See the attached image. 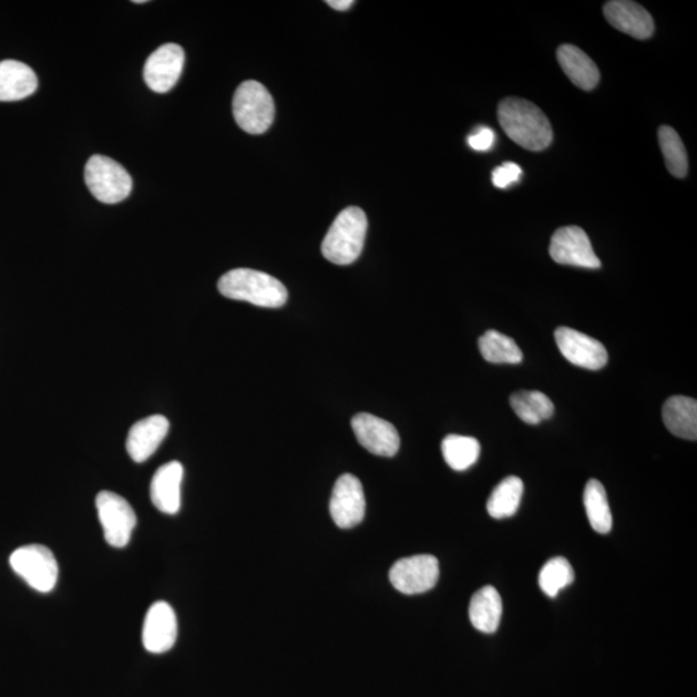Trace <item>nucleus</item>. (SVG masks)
<instances>
[{
    "mask_svg": "<svg viewBox=\"0 0 697 697\" xmlns=\"http://www.w3.org/2000/svg\"><path fill=\"white\" fill-rule=\"evenodd\" d=\"M168 432L170 421L162 414H153V417L139 420L130 429L127 443H125L130 458L135 463H144L160 449Z\"/></svg>",
    "mask_w": 697,
    "mask_h": 697,
    "instance_id": "obj_16",
    "label": "nucleus"
},
{
    "mask_svg": "<svg viewBox=\"0 0 697 697\" xmlns=\"http://www.w3.org/2000/svg\"><path fill=\"white\" fill-rule=\"evenodd\" d=\"M133 3H136V4H144V3H147V2H146V0H136V2H133Z\"/></svg>",
    "mask_w": 697,
    "mask_h": 697,
    "instance_id": "obj_32",
    "label": "nucleus"
},
{
    "mask_svg": "<svg viewBox=\"0 0 697 697\" xmlns=\"http://www.w3.org/2000/svg\"><path fill=\"white\" fill-rule=\"evenodd\" d=\"M445 463L457 472H464L476 463L481 453V444L472 437L449 435L442 442Z\"/></svg>",
    "mask_w": 697,
    "mask_h": 697,
    "instance_id": "obj_25",
    "label": "nucleus"
},
{
    "mask_svg": "<svg viewBox=\"0 0 697 697\" xmlns=\"http://www.w3.org/2000/svg\"><path fill=\"white\" fill-rule=\"evenodd\" d=\"M503 616V599L496 587L483 586L478 591L469 606L470 623L482 633H495Z\"/></svg>",
    "mask_w": 697,
    "mask_h": 697,
    "instance_id": "obj_20",
    "label": "nucleus"
},
{
    "mask_svg": "<svg viewBox=\"0 0 697 697\" xmlns=\"http://www.w3.org/2000/svg\"><path fill=\"white\" fill-rule=\"evenodd\" d=\"M10 565L33 590L50 593L59 581V563L49 547L25 545L14 551Z\"/></svg>",
    "mask_w": 697,
    "mask_h": 697,
    "instance_id": "obj_6",
    "label": "nucleus"
},
{
    "mask_svg": "<svg viewBox=\"0 0 697 697\" xmlns=\"http://www.w3.org/2000/svg\"><path fill=\"white\" fill-rule=\"evenodd\" d=\"M368 223L362 209L342 211L326 234L322 254L336 265H350L362 254Z\"/></svg>",
    "mask_w": 697,
    "mask_h": 697,
    "instance_id": "obj_3",
    "label": "nucleus"
},
{
    "mask_svg": "<svg viewBox=\"0 0 697 697\" xmlns=\"http://www.w3.org/2000/svg\"><path fill=\"white\" fill-rule=\"evenodd\" d=\"M524 485L519 476H508L492 491L488 501V511L492 519H509L519 511Z\"/></svg>",
    "mask_w": 697,
    "mask_h": 697,
    "instance_id": "obj_24",
    "label": "nucleus"
},
{
    "mask_svg": "<svg viewBox=\"0 0 697 697\" xmlns=\"http://www.w3.org/2000/svg\"><path fill=\"white\" fill-rule=\"evenodd\" d=\"M389 578L396 590L403 594L427 593L433 590L440 578V562L429 554L402 558L390 568Z\"/></svg>",
    "mask_w": 697,
    "mask_h": 697,
    "instance_id": "obj_8",
    "label": "nucleus"
},
{
    "mask_svg": "<svg viewBox=\"0 0 697 697\" xmlns=\"http://www.w3.org/2000/svg\"><path fill=\"white\" fill-rule=\"evenodd\" d=\"M499 123L506 136L530 152H543L553 141V129L542 109L530 101L508 98L498 109Z\"/></svg>",
    "mask_w": 697,
    "mask_h": 697,
    "instance_id": "obj_1",
    "label": "nucleus"
},
{
    "mask_svg": "<svg viewBox=\"0 0 697 697\" xmlns=\"http://www.w3.org/2000/svg\"><path fill=\"white\" fill-rule=\"evenodd\" d=\"M185 52L178 44L168 43L155 50L145 62L144 80L156 93H166L175 88L182 76Z\"/></svg>",
    "mask_w": 697,
    "mask_h": 697,
    "instance_id": "obj_13",
    "label": "nucleus"
},
{
    "mask_svg": "<svg viewBox=\"0 0 697 697\" xmlns=\"http://www.w3.org/2000/svg\"><path fill=\"white\" fill-rule=\"evenodd\" d=\"M184 467L178 461H170L156 470L152 484L151 498L160 512L174 515L182 508V484Z\"/></svg>",
    "mask_w": 697,
    "mask_h": 697,
    "instance_id": "obj_17",
    "label": "nucleus"
},
{
    "mask_svg": "<svg viewBox=\"0 0 697 697\" xmlns=\"http://www.w3.org/2000/svg\"><path fill=\"white\" fill-rule=\"evenodd\" d=\"M482 357L490 363L519 365L523 355L516 342L509 336L495 330L485 332L480 341Z\"/></svg>",
    "mask_w": 697,
    "mask_h": 697,
    "instance_id": "obj_26",
    "label": "nucleus"
},
{
    "mask_svg": "<svg viewBox=\"0 0 697 697\" xmlns=\"http://www.w3.org/2000/svg\"><path fill=\"white\" fill-rule=\"evenodd\" d=\"M659 145L670 175L677 178L686 177L688 156L683 140H680L676 130L669 127V125H663L659 129Z\"/></svg>",
    "mask_w": 697,
    "mask_h": 697,
    "instance_id": "obj_27",
    "label": "nucleus"
},
{
    "mask_svg": "<svg viewBox=\"0 0 697 697\" xmlns=\"http://www.w3.org/2000/svg\"><path fill=\"white\" fill-rule=\"evenodd\" d=\"M330 512L336 526L352 529L363 521L366 498L362 483L352 474H344L335 483Z\"/></svg>",
    "mask_w": 697,
    "mask_h": 697,
    "instance_id": "obj_10",
    "label": "nucleus"
},
{
    "mask_svg": "<svg viewBox=\"0 0 697 697\" xmlns=\"http://www.w3.org/2000/svg\"><path fill=\"white\" fill-rule=\"evenodd\" d=\"M665 427L672 434L696 441L697 438V402L694 398L672 397L663 407Z\"/></svg>",
    "mask_w": 697,
    "mask_h": 697,
    "instance_id": "obj_21",
    "label": "nucleus"
},
{
    "mask_svg": "<svg viewBox=\"0 0 697 697\" xmlns=\"http://www.w3.org/2000/svg\"><path fill=\"white\" fill-rule=\"evenodd\" d=\"M557 59L563 72L576 88L583 91H592L597 88L601 80L599 69L578 47L561 45L557 51Z\"/></svg>",
    "mask_w": 697,
    "mask_h": 697,
    "instance_id": "obj_19",
    "label": "nucleus"
},
{
    "mask_svg": "<svg viewBox=\"0 0 697 697\" xmlns=\"http://www.w3.org/2000/svg\"><path fill=\"white\" fill-rule=\"evenodd\" d=\"M511 406L516 417L530 426L551 419L554 413L551 398L537 390L516 391L511 397Z\"/></svg>",
    "mask_w": 697,
    "mask_h": 697,
    "instance_id": "obj_22",
    "label": "nucleus"
},
{
    "mask_svg": "<svg viewBox=\"0 0 697 697\" xmlns=\"http://www.w3.org/2000/svg\"><path fill=\"white\" fill-rule=\"evenodd\" d=\"M521 175L522 170L519 164L508 162L504 163L503 166L493 171L492 183L499 187V189H506V187L519 182Z\"/></svg>",
    "mask_w": 697,
    "mask_h": 697,
    "instance_id": "obj_29",
    "label": "nucleus"
},
{
    "mask_svg": "<svg viewBox=\"0 0 697 697\" xmlns=\"http://www.w3.org/2000/svg\"><path fill=\"white\" fill-rule=\"evenodd\" d=\"M584 505L592 529L598 534H608L613 530V514H611L606 490L599 481L591 480L586 483Z\"/></svg>",
    "mask_w": 697,
    "mask_h": 697,
    "instance_id": "obj_23",
    "label": "nucleus"
},
{
    "mask_svg": "<svg viewBox=\"0 0 697 697\" xmlns=\"http://www.w3.org/2000/svg\"><path fill=\"white\" fill-rule=\"evenodd\" d=\"M550 253L553 260L561 265L585 269H599L602 265L594 253L590 237L578 226H565L555 232Z\"/></svg>",
    "mask_w": 697,
    "mask_h": 697,
    "instance_id": "obj_9",
    "label": "nucleus"
},
{
    "mask_svg": "<svg viewBox=\"0 0 697 697\" xmlns=\"http://www.w3.org/2000/svg\"><path fill=\"white\" fill-rule=\"evenodd\" d=\"M603 13H605L609 25L621 30L622 33L640 39V41H645V39L654 35L655 22L653 16L636 2L613 0V2H607L603 7Z\"/></svg>",
    "mask_w": 697,
    "mask_h": 697,
    "instance_id": "obj_15",
    "label": "nucleus"
},
{
    "mask_svg": "<svg viewBox=\"0 0 697 697\" xmlns=\"http://www.w3.org/2000/svg\"><path fill=\"white\" fill-rule=\"evenodd\" d=\"M575 573L571 563L563 557H555L547 561L540 571L539 585L547 597H557L561 591L573 584Z\"/></svg>",
    "mask_w": 697,
    "mask_h": 697,
    "instance_id": "obj_28",
    "label": "nucleus"
},
{
    "mask_svg": "<svg viewBox=\"0 0 697 697\" xmlns=\"http://www.w3.org/2000/svg\"><path fill=\"white\" fill-rule=\"evenodd\" d=\"M360 445L376 457L393 458L397 455L401 438L398 430L389 421L373 417L371 413H359L351 420Z\"/></svg>",
    "mask_w": 697,
    "mask_h": 697,
    "instance_id": "obj_11",
    "label": "nucleus"
},
{
    "mask_svg": "<svg viewBox=\"0 0 697 697\" xmlns=\"http://www.w3.org/2000/svg\"><path fill=\"white\" fill-rule=\"evenodd\" d=\"M85 185L93 197L105 205H115L129 198L132 177L122 164L104 155H93L85 164Z\"/></svg>",
    "mask_w": 697,
    "mask_h": 697,
    "instance_id": "obj_5",
    "label": "nucleus"
},
{
    "mask_svg": "<svg viewBox=\"0 0 697 697\" xmlns=\"http://www.w3.org/2000/svg\"><path fill=\"white\" fill-rule=\"evenodd\" d=\"M234 120L250 135H262L268 131L276 115V106L270 92L262 83H242L233 99Z\"/></svg>",
    "mask_w": 697,
    "mask_h": 697,
    "instance_id": "obj_4",
    "label": "nucleus"
},
{
    "mask_svg": "<svg viewBox=\"0 0 697 697\" xmlns=\"http://www.w3.org/2000/svg\"><path fill=\"white\" fill-rule=\"evenodd\" d=\"M38 78L33 69L16 60L0 62V101L11 103L27 99L37 91Z\"/></svg>",
    "mask_w": 697,
    "mask_h": 697,
    "instance_id": "obj_18",
    "label": "nucleus"
},
{
    "mask_svg": "<svg viewBox=\"0 0 697 697\" xmlns=\"http://www.w3.org/2000/svg\"><path fill=\"white\" fill-rule=\"evenodd\" d=\"M327 4L336 11H347L355 2L352 0H328Z\"/></svg>",
    "mask_w": 697,
    "mask_h": 697,
    "instance_id": "obj_31",
    "label": "nucleus"
},
{
    "mask_svg": "<svg viewBox=\"0 0 697 697\" xmlns=\"http://www.w3.org/2000/svg\"><path fill=\"white\" fill-rule=\"evenodd\" d=\"M177 639V617L167 602H155L147 609L143 626V644L146 652L164 654L175 646Z\"/></svg>",
    "mask_w": 697,
    "mask_h": 697,
    "instance_id": "obj_14",
    "label": "nucleus"
},
{
    "mask_svg": "<svg viewBox=\"0 0 697 697\" xmlns=\"http://www.w3.org/2000/svg\"><path fill=\"white\" fill-rule=\"evenodd\" d=\"M96 508L106 543L114 547L127 545L137 524L129 501L112 491H103L96 498Z\"/></svg>",
    "mask_w": 697,
    "mask_h": 697,
    "instance_id": "obj_7",
    "label": "nucleus"
},
{
    "mask_svg": "<svg viewBox=\"0 0 697 697\" xmlns=\"http://www.w3.org/2000/svg\"><path fill=\"white\" fill-rule=\"evenodd\" d=\"M217 288L228 299L260 308H280L288 300L287 288L280 280L253 269H234L224 274Z\"/></svg>",
    "mask_w": 697,
    "mask_h": 697,
    "instance_id": "obj_2",
    "label": "nucleus"
},
{
    "mask_svg": "<svg viewBox=\"0 0 697 697\" xmlns=\"http://www.w3.org/2000/svg\"><path fill=\"white\" fill-rule=\"evenodd\" d=\"M495 143V132L488 127L478 129L473 135L468 139L470 147L476 152H488Z\"/></svg>",
    "mask_w": 697,
    "mask_h": 697,
    "instance_id": "obj_30",
    "label": "nucleus"
},
{
    "mask_svg": "<svg viewBox=\"0 0 697 697\" xmlns=\"http://www.w3.org/2000/svg\"><path fill=\"white\" fill-rule=\"evenodd\" d=\"M562 356L570 363L597 371L607 365L608 355L603 344L570 327H558L554 334Z\"/></svg>",
    "mask_w": 697,
    "mask_h": 697,
    "instance_id": "obj_12",
    "label": "nucleus"
}]
</instances>
